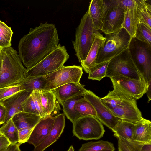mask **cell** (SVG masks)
<instances>
[{"instance_id": "cell-1", "label": "cell", "mask_w": 151, "mask_h": 151, "mask_svg": "<svg viewBox=\"0 0 151 151\" xmlns=\"http://www.w3.org/2000/svg\"><path fill=\"white\" fill-rule=\"evenodd\" d=\"M59 40L55 25L47 22L31 28L18 44V55L27 69L35 66L55 50Z\"/></svg>"}, {"instance_id": "cell-2", "label": "cell", "mask_w": 151, "mask_h": 151, "mask_svg": "<svg viewBox=\"0 0 151 151\" xmlns=\"http://www.w3.org/2000/svg\"><path fill=\"white\" fill-rule=\"evenodd\" d=\"M2 63L0 70V88L20 85L25 79L27 69L17 52L13 48L2 49Z\"/></svg>"}, {"instance_id": "cell-3", "label": "cell", "mask_w": 151, "mask_h": 151, "mask_svg": "<svg viewBox=\"0 0 151 151\" xmlns=\"http://www.w3.org/2000/svg\"><path fill=\"white\" fill-rule=\"evenodd\" d=\"M101 34L95 28L88 10L76 28L75 40L72 41L76 55L81 63L85 60L95 37Z\"/></svg>"}, {"instance_id": "cell-4", "label": "cell", "mask_w": 151, "mask_h": 151, "mask_svg": "<svg viewBox=\"0 0 151 151\" xmlns=\"http://www.w3.org/2000/svg\"><path fill=\"white\" fill-rule=\"evenodd\" d=\"M105 40L100 48L96 64L109 61L129 47L133 38L122 28L113 33L105 35Z\"/></svg>"}, {"instance_id": "cell-5", "label": "cell", "mask_w": 151, "mask_h": 151, "mask_svg": "<svg viewBox=\"0 0 151 151\" xmlns=\"http://www.w3.org/2000/svg\"><path fill=\"white\" fill-rule=\"evenodd\" d=\"M69 57L66 47L59 44L57 48L32 68L27 69L25 78L44 76L64 66Z\"/></svg>"}, {"instance_id": "cell-6", "label": "cell", "mask_w": 151, "mask_h": 151, "mask_svg": "<svg viewBox=\"0 0 151 151\" xmlns=\"http://www.w3.org/2000/svg\"><path fill=\"white\" fill-rule=\"evenodd\" d=\"M117 74L136 80L143 79L134 63L130 45L109 61L105 77L110 78Z\"/></svg>"}, {"instance_id": "cell-7", "label": "cell", "mask_w": 151, "mask_h": 151, "mask_svg": "<svg viewBox=\"0 0 151 151\" xmlns=\"http://www.w3.org/2000/svg\"><path fill=\"white\" fill-rule=\"evenodd\" d=\"M83 74V68L73 65L63 66L48 75L44 76L45 85L43 90L51 91L69 83H79Z\"/></svg>"}, {"instance_id": "cell-8", "label": "cell", "mask_w": 151, "mask_h": 151, "mask_svg": "<svg viewBox=\"0 0 151 151\" xmlns=\"http://www.w3.org/2000/svg\"><path fill=\"white\" fill-rule=\"evenodd\" d=\"M73 123V134L80 140L99 139L105 132L102 123L93 116L80 117Z\"/></svg>"}, {"instance_id": "cell-9", "label": "cell", "mask_w": 151, "mask_h": 151, "mask_svg": "<svg viewBox=\"0 0 151 151\" xmlns=\"http://www.w3.org/2000/svg\"><path fill=\"white\" fill-rule=\"evenodd\" d=\"M130 47L138 70L148 86L151 81V51L145 44L135 38L132 39Z\"/></svg>"}, {"instance_id": "cell-10", "label": "cell", "mask_w": 151, "mask_h": 151, "mask_svg": "<svg viewBox=\"0 0 151 151\" xmlns=\"http://www.w3.org/2000/svg\"><path fill=\"white\" fill-rule=\"evenodd\" d=\"M110 78L114 89L121 91L136 100L146 93L148 86L144 79L136 80L120 74H116Z\"/></svg>"}, {"instance_id": "cell-11", "label": "cell", "mask_w": 151, "mask_h": 151, "mask_svg": "<svg viewBox=\"0 0 151 151\" xmlns=\"http://www.w3.org/2000/svg\"><path fill=\"white\" fill-rule=\"evenodd\" d=\"M105 1L106 6L101 31L106 35L115 32L122 28L125 11L116 0Z\"/></svg>"}, {"instance_id": "cell-12", "label": "cell", "mask_w": 151, "mask_h": 151, "mask_svg": "<svg viewBox=\"0 0 151 151\" xmlns=\"http://www.w3.org/2000/svg\"><path fill=\"white\" fill-rule=\"evenodd\" d=\"M94 109L96 118L104 124L113 131L120 119L114 116L100 99L90 90L83 95Z\"/></svg>"}, {"instance_id": "cell-13", "label": "cell", "mask_w": 151, "mask_h": 151, "mask_svg": "<svg viewBox=\"0 0 151 151\" xmlns=\"http://www.w3.org/2000/svg\"><path fill=\"white\" fill-rule=\"evenodd\" d=\"M109 110L114 116L119 119L134 123L143 118L134 99L124 101Z\"/></svg>"}, {"instance_id": "cell-14", "label": "cell", "mask_w": 151, "mask_h": 151, "mask_svg": "<svg viewBox=\"0 0 151 151\" xmlns=\"http://www.w3.org/2000/svg\"><path fill=\"white\" fill-rule=\"evenodd\" d=\"M134 123L120 119L112 131L114 136L120 139L133 151H140L144 145L134 140L133 138Z\"/></svg>"}, {"instance_id": "cell-15", "label": "cell", "mask_w": 151, "mask_h": 151, "mask_svg": "<svg viewBox=\"0 0 151 151\" xmlns=\"http://www.w3.org/2000/svg\"><path fill=\"white\" fill-rule=\"evenodd\" d=\"M54 117L52 115L42 118L34 128L27 141L35 147L47 137L53 127Z\"/></svg>"}, {"instance_id": "cell-16", "label": "cell", "mask_w": 151, "mask_h": 151, "mask_svg": "<svg viewBox=\"0 0 151 151\" xmlns=\"http://www.w3.org/2000/svg\"><path fill=\"white\" fill-rule=\"evenodd\" d=\"M31 93L25 90H22L0 101L6 109V116L3 125L6 124L15 114L23 111L22 104Z\"/></svg>"}, {"instance_id": "cell-17", "label": "cell", "mask_w": 151, "mask_h": 151, "mask_svg": "<svg viewBox=\"0 0 151 151\" xmlns=\"http://www.w3.org/2000/svg\"><path fill=\"white\" fill-rule=\"evenodd\" d=\"M65 120L64 114L55 116L53 127L48 135L40 144L34 147L33 151H44L56 142L63 132L65 126Z\"/></svg>"}, {"instance_id": "cell-18", "label": "cell", "mask_w": 151, "mask_h": 151, "mask_svg": "<svg viewBox=\"0 0 151 151\" xmlns=\"http://www.w3.org/2000/svg\"><path fill=\"white\" fill-rule=\"evenodd\" d=\"M84 86L80 83H69L51 91H53L58 101L61 104L72 97L79 95L83 96L88 91L84 88Z\"/></svg>"}, {"instance_id": "cell-19", "label": "cell", "mask_w": 151, "mask_h": 151, "mask_svg": "<svg viewBox=\"0 0 151 151\" xmlns=\"http://www.w3.org/2000/svg\"><path fill=\"white\" fill-rule=\"evenodd\" d=\"M106 6L105 0H92L89 3L88 11L94 26L98 31L103 28Z\"/></svg>"}, {"instance_id": "cell-20", "label": "cell", "mask_w": 151, "mask_h": 151, "mask_svg": "<svg viewBox=\"0 0 151 151\" xmlns=\"http://www.w3.org/2000/svg\"><path fill=\"white\" fill-rule=\"evenodd\" d=\"M144 5L125 12L122 28H124L132 38L135 37L137 28L140 23L141 12Z\"/></svg>"}, {"instance_id": "cell-21", "label": "cell", "mask_w": 151, "mask_h": 151, "mask_svg": "<svg viewBox=\"0 0 151 151\" xmlns=\"http://www.w3.org/2000/svg\"><path fill=\"white\" fill-rule=\"evenodd\" d=\"M105 40V37L102 34L95 37L86 58L81 64V67L86 73H88L96 65V61L99 49Z\"/></svg>"}, {"instance_id": "cell-22", "label": "cell", "mask_w": 151, "mask_h": 151, "mask_svg": "<svg viewBox=\"0 0 151 151\" xmlns=\"http://www.w3.org/2000/svg\"><path fill=\"white\" fill-rule=\"evenodd\" d=\"M133 138L134 140L139 142H151V121L143 118L134 123Z\"/></svg>"}, {"instance_id": "cell-23", "label": "cell", "mask_w": 151, "mask_h": 151, "mask_svg": "<svg viewBox=\"0 0 151 151\" xmlns=\"http://www.w3.org/2000/svg\"><path fill=\"white\" fill-rule=\"evenodd\" d=\"M42 118L37 114L20 112L14 115L12 119L18 130L28 128H33Z\"/></svg>"}, {"instance_id": "cell-24", "label": "cell", "mask_w": 151, "mask_h": 151, "mask_svg": "<svg viewBox=\"0 0 151 151\" xmlns=\"http://www.w3.org/2000/svg\"><path fill=\"white\" fill-rule=\"evenodd\" d=\"M42 106L47 116L52 115L58 108L60 102L52 91L38 90Z\"/></svg>"}, {"instance_id": "cell-25", "label": "cell", "mask_w": 151, "mask_h": 151, "mask_svg": "<svg viewBox=\"0 0 151 151\" xmlns=\"http://www.w3.org/2000/svg\"><path fill=\"white\" fill-rule=\"evenodd\" d=\"M100 99L109 109L114 108L124 101L134 99L121 91L114 89L111 91H109L106 96Z\"/></svg>"}, {"instance_id": "cell-26", "label": "cell", "mask_w": 151, "mask_h": 151, "mask_svg": "<svg viewBox=\"0 0 151 151\" xmlns=\"http://www.w3.org/2000/svg\"><path fill=\"white\" fill-rule=\"evenodd\" d=\"M79 95L72 97L64 102L61 104L63 107L64 114L67 118L73 123L76 119L81 117L78 112L74 109V105L82 97Z\"/></svg>"}, {"instance_id": "cell-27", "label": "cell", "mask_w": 151, "mask_h": 151, "mask_svg": "<svg viewBox=\"0 0 151 151\" xmlns=\"http://www.w3.org/2000/svg\"><path fill=\"white\" fill-rule=\"evenodd\" d=\"M115 149L112 143L101 140L83 144L79 151H114Z\"/></svg>"}, {"instance_id": "cell-28", "label": "cell", "mask_w": 151, "mask_h": 151, "mask_svg": "<svg viewBox=\"0 0 151 151\" xmlns=\"http://www.w3.org/2000/svg\"><path fill=\"white\" fill-rule=\"evenodd\" d=\"M45 85L44 76L25 78L20 85L23 90L31 92L35 90H43Z\"/></svg>"}, {"instance_id": "cell-29", "label": "cell", "mask_w": 151, "mask_h": 151, "mask_svg": "<svg viewBox=\"0 0 151 151\" xmlns=\"http://www.w3.org/2000/svg\"><path fill=\"white\" fill-rule=\"evenodd\" d=\"M0 132L7 139L11 144L18 142V130L12 118L0 128Z\"/></svg>"}, {"instance_id": "cell-30", "label": "cell", "mask_w": 151, "mask_h": 151, "mask_svg": "<svg viewBox=\"0 0 151 151\" xmlns=\"http://www.w3.org/2000/svg\"><path fill=\"white\" fill-rule=\"evenodd\" d=\"M74 107L81 117L91 116L96 117V113L93 107L90 103L83 97L75 104Z\"/></svg>"}, {"instance_id": "cell-31", "label": "cell", "mask_w": 151, "mask_h": 151, "mask_svg": "<svg viewBox=\"0 0 151 151\" xmlns=\"http://www.w3.org/2000/svg\"><path fill=\"white\" fill-rule=\"evenodd\" d=\"M13 32L11 28L0 20V48L11 47V41Z\"/></svg>"}, {"instance_id": "cell-32", "label": "cell", "mask_w": 151, "mask_h": 151, "mask_svg": "<svg viewBox=\"0 0 151 151\" xmlns=\"http://www.w3.org/2000/svg\"><path fill=\"white\" fill-rule=\"evenodd\" d=\"M135 38L144 43L149 50H151V29L140 23L138 25Z\"/></svg>"}, {"instance_id": "cell-33", "label": "cell", "mask_w": 151, "mask_h": 151, "mask_svg": "<svg viewBox=\"0 0 151 151\" xmlns=\"http://www.w3.org/2000/svg\"><path fill=\"white\" fill-rule=\"evenodd\" d=\"M109 62L108 61L97 64L88 73V78L100 81L105 77Z\"/></svg>"}, {"instance_id": "cell-34", "label": "cell", "mask_w": 151, "mask_h": 151, "mask_svg": "<svg viewBox=\"0 0 151 151\" xmlns=\"http://www.w3.org/2000/svg\"><path fill=\"white\" fill-rule=\"evenodd\" d=\"M119 6L125 11L139 8L144 5L147 0H116Z\"/></svg>"}, {"instance_id": "cell-35", "label": "cell", "mask_w": 151, "mask_h": 151, "mask_svg": "<svg viewBox=\"0 0 151 151\" xmlns=\"http://www.w3.org/2000/svg\"><path fill=\"white\" fill-rule=\"evenodd\" d=\"M151 5L147 2L141 12L140 23H142L151 29Z\"/></svg>"}, {"instance_id": "cell-36", "label": "cell", "mask_w": 151, "mask_h": 151, "mask_svg": "<svg viewBox=\"0 0 151 151\" xmlns=\"http://www.w3.org/2000/svg\"><path fill=\"white\" fill-rule=\"evenodd\" d=\"M23 90L20 85L0 88V101Z\"/></svg>"}, {"instance_id": "cell-37", "label": "cell", "mask_w": 151, "mask_h": 151, "mask_svg": "<svg viewBox=\"0 0 151 151\" xmlns=\"http://www.w3.org/2000/svg\"><path fill=\"white\" fill-rule=\"evenodd\" d=\"M22 108L23 112L38 115L31 93L29 96L23 102L22 104Z\"/></svg>"}, {"instance_id": "cell-38", "label": "cell", "mask_w": 151, "mask_h": 151, "mask_svg": "<svg viewBox=\"0 0 151 151\" xmlns=\"http://www.w3.org/2000/svg\"><path fill=\"white\" fill-rule=\"evenodd\" d=\"M31 94L33 98L38 115L42 118L47 116L42 106L38 90L34 91L32 92Z\"/></svg>"}, {"instance_id": "cell-39", "label": "cell", "mask_w": 151, "mask_h": 151, "mask_svg": "<svg viewBox=\"0 0 151 151\" xmlns=\"http://www.w3.org/2000/svg\"><path fill=\"white\" fill-rule=\"evenodd\" d=\"M34 128H26L18 130V142L22 144L27 142Z\"/></svg>"}, {"instance_id": "cell-40", "label": "cell", "mask_w": 151, "mask_h": 151, "mask_svg": "<svg viewBox=\"0 0 151 151\" xmlns=\"http://www.w3.org/2000/svg\"><path fill=\"white\" fill-rule=\"evenodd\" d=\"M10 144L7 139L1 134L0 136V151L6 149Z\"/></svg>"}, {"instance_id": "cell-41", "label": "cell", "mask_w": 151, "mask_h": 151, "mask_svg": "<svg viewBox=\"0 0 151 151\" xmlns=\"http://www.w3.org/2000/svg\"><path fill=\"white\" fill-rule=\"evenodd\" d=\"M6 114V109L0 102V125L4 123Z\"/></svg>"}, {"instance_id": "cell-42", "label": "cell", "mask_w": 151, "mask_h": 151, "mask_svg": "<svg viewBox=\"0 0 151 151\" xmlns=\"http://www.w3.org/2000/svg\"><path fill=\"white\" fill-rule=\"evenodd\" d=\"M118 148L119 151H133L120 139L118 140Z\"/></svg>"}, {"instance_id": "cell-43", "label": "cell", "mask_w": 151, "mask_h": 151, "mask_svg": "<svg viewBox=\"0 0 151 151\" xmlns=\"http://www.w3.org/2000/svg\"><path fill=\"white\" fill-rule=\"evenodd\" d=\"M21 144L19 142L11 144L4 151H21L19 146Z\"/></svg>"}, {"instance_id": "cell-44", "label": "cell", "mask_w": 151, "mask_h": 151, "mask_svg": "<svg viewBox=\"0 0 151 151\" xmlns=\"http://www.w3.org/2000/svg\"><path fill=\"white\" fill-rule=\"evenodd\" d=\"M140 151H151V142L144 145L142 147Z\"/></svg>"}, {"instance_id": "cell-45", "label": "cell", "mask_w": 151, "mask_h": 151, "mask_svg": "<svg viewBox=\"0 0 151 151\" xmlns=\"http://www.w3.org/2000/svg\"><path fill=\"white\" fill-rule=\"evenodd\" d=\"M151 81H150L149 83V84L147 88L146 92L147 96L148 99V102H149L151 100Z\"/></svg>"}, {"instance_id": "cell-46", "label": "cell", "mask_w": 151, "mask_h": 151, "mask_svg": "<svg viewBox=\"0 0 151 151\" xmlns=\"http://www.w3.org/2000/svg\"><path fill=\"white\" fill-rule=\"evenodd\" d=\"M2 48H0V70L1 68L2 63V55L1 52Z\"/></svg>"}, {"instance_id": "cell-47", "label": "cell", "mask_w": 151, "mask_h": 151, "mask_svg": "<svg viewBox=\"0 0 151 151\" xmlns=\"http://www.w3.org/2000/svg\"><path fill=\"white\" fill-rule=\"evenodd\" d=\"M67 151H74V149L72 145L71 146Z\"/></svg>"}, {"instance_id": "cell-48", "label": "cell", "mask_w": 151, "mask_h": 151, "mask_svg": "<svg viewBox=\"0 0 151 151\" xmlns=\"http://www.w3.org/2000/svg\"><path fill=\"white\" fill-rule=\"evenodd\" d=\"M5 149H4V150H1V151H4V150Z\"/></svg>"}, {"instance_id": "cell-49", "label": "cell", "mask_w": 151, "mask_h": 151, "mask_svg": "<svg viewBox=\"0 0 151 151\" xmlns=\"http://www.w3.org/2000/svg\"><path fill=\"white\" fill-rule=\"evenodd\" d=\"M1 134L0 132V136H1Z\"/></svg>"}]
</instances>
